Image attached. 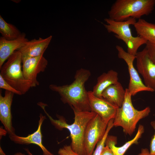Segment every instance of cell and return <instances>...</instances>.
Returning <instances> with one entry per match:
<instances>
[{"label": "cell", "instance_id": "1", "mask_svg": "<svg viewBox=\"0 0 155 155\" xmlns=\"http://www.w3.org/2000/svg\"><path fill=\"white\" fill-rule=\"evenodd\" d=\"M91 74L89 70L81 68L76 71L74 80L71 84L62 86L51 84L49 88L52 91L58 93L63 103L67 104L72 109L79 111H91L88 91L84 86Z\"/></svg>", "mask_w": 155, "mask_h": 155}, {"label": "cell", "instance_id": "2", "mask_svg": "<svg viewBox=\"0 0 155 155\" xmlns=\"http://www.w3.org/2000/svg\"><path fill=\"white\" fill-rule=\"evenodd\" d=\"M46 105L42 102L39 105L56 128L59 129L65 128L69 131L71 140V146L73 151L78 155H84L83 142L85 131L89 121L97 114L92 111H79L73 109L74 120L73 123L70 125L61 116L58 117V119H53L45 110V107Z\"/></svg>", "mask_w": 155, "mask_h": 155}, {"label": "cell", "instance_id": "3", "mask_svg": "<svg viewBox=\"0 0 155 155\" xmlns=\"http://www.w3.org/2000/svg\"><path fill=\"white\" fill-rule=\"evenodd\" d=\"M155 0H117L108 12L109 18L117 21L141 19L152 13Z\"/></svg>", "mask_w": 155, "mask_h": 155}, {"label": "cell", "instance_id": "4", "mask_svg": "<svg viewBox=\"0 0 155 155\" xmlns=\"http://www.w3.org/2000/svg\"><path fill=\"white\" fill-rule=\"evenodd\" d=\"M125 90L124 101L122 106L117 108L113 125L114 126L122 127L126 134L131 136L138 121L149 115L150 108L147 107L141 110L136 109L132 103L131 95L127 88H126Z\"/></svg>", "mask_w": 155, "mask_h": 155}, {"label": "cell", "instance_id": "5", "mask_svg": "<svg viewBox=\"0 0 155 155\" xmlns=\"http://www.w3.org/2000/svg\"><path fill=\"white\" fill-rule=\"evenodd\" d=\"M6 61L0 68V75L13 88L24 94L32 87V85L24 76L20 53L18 50L16 51Z\"/></svg>", "mask_w": 155, "mask_h": 155}, {"label": "cell", "instance_id": "6", "mask_svg": "<svg viewBox=\"0 0 155 155\" xmlns=\"http://www.w3.org/2000/svg\"><path fill=\"white\" fill-rule=\"evenodd\" d=\"M108 124L97 114L89 121L84 137V155H92L96 146L104 136Z\"/></svg>", "mask_w": 155, "mask_h": 155}, {"label": "cell", "instance_id": "7", "mask_svg": "<svg viewBox=\"0 0 155 155\" xmlns=\"http://www.w3.org/2000/svg\"><path fill=\"white\" fill-rule=\"evenodd\" d=\"M116 48L118 51V57L124 60L127 66L130 80L127 88L131 96L142 91L154 92L143 83L138 72L134 67L133 62L136 56L130 54L119 45H116Z\"/></svg>", "mask_w": 155, "mask_h": 155}, {"label": "cell", "instance_id": "8", "mask_svg": "<svg viewBox=\"0 0 155 155\" xmlns=\"http://www.w3.org/2000/svg\"><path fill=\"white\" fill-rule=\"evenodd\" d=\"M136 67L145 85L155 91V60L145 48L136 56Z\"/></svg>", "mask_w": 155, "mask_h": 155}, {"label": "cell", "instance_id": "9", "mask_svg": "<svg viewBox=\"0 0 155 155\" xmlns=\"http://www.w3.org/2000/svg\"><path fill=\"white\" fill-rule=\"evenodd\" d=\"M22 71L25 78L31 82L32 87L38 85L37 75L45 71L48 64L43 54L25 59L22 61Z\"/></svg>", "mask_w": 155, "mask_h": 155}, {"label": "cell", "instance_id": "10", "mask_svg": "<svg viewBox=\"0 0 155 155\" xmlns=\"http://www.w3.org/2000/svg\"><path fill=\"white\" fill-rule=\"evenodd\" d=\"M90 105L92 111L99 115L106 123L115 118L118 107L103 98L96 96L92 91H88Z\"/></svg>", "mask_w": 155, "mask_h": 155}, {"label": "cell", "instance_id": "11", "mask_svg": "<svg viewBox=\"0 0 155 155\" xmlns=\"http://www.w3.org/2000/svg\"><path fill=\"white\" fill-rule=\"evenodd\" d=\"M0 92V120L9 135L15 134V130L12 126L11 105L14 94L5 90L4 95Z\"/></svg>", "mask_w": 155, "mask_h": 155}, {"label": "cell", "instance_id": "12", "mask_svg": "<svg viewBox=\"0 0 155 155\" xmlns=\"http://www.w3.org/2000/svg\"><path fill=\"white\" fill-rule=\"evenodd\" d=\"M52 38L50 36L44 38H39L28 40L18 50L20 53L22 61L28 58L38 57L44 54Z\"/></svg>", "mask_w": 155, "mask_h": 155}, {"label": "cell", "instance_id": "13", "mask_svg": "<svg viewBox=\"0 0 155 155\" xmlns=\"http://www.w3.org/2000/svg\"><path fill=\"white\" fill-rule=\"evenodd\" d=\"M104 20L106 24H103L107 31L115 34L117 38L123 41L133 36L130 26L136 22V19L130 18L125 21H117L109 18Z\"/></svg>", "mask_w": 155, "mask_h": 155}, {"label": "cell", "instance_id": "14", "mask_svg": "<svg viewBox=\"0 0 155 155\" xmlns=\"http://www.w3.org/2000/svg\"><path fill=\"white\" fill-rule=\"evenodd\" d=\"M39 118L38 128L33 133L26 137L20 136L14 134L9 135V137L11 141L16 144L22 145L34 144L37 145L42 150L43 155H54L48 151L42 144L41 128L46 117L40 113Z\"/></svg>", "mask_w": 155, "mask_h": 155}, {"label": "cell", "instance_id": "15", "mask_svg": "<svg viewBox=\"0 0 155 155\" xmlns=\"http://www.w3.org/2000/svg\"><path fill=\"white\" fill-rule=\"evenodd\" d=\"M28 40L24 33H22L18 38L7 40L2 36L0 37V68L8 58Z\"/></svg>", "mask_w": 155, "mask_h": 155}, {"label": "cell", "instance_id": "16", "mask_svg": "<svg viewBox=\"0 0 155 155\" xmlns=\"http://www.w3.org/2000/svg\"><path fill=\"white\" fill-rule=\"evenodd\" d=\"M126 93L122 84L118 81L106 88L102 93V98L118 108L121 107Z\"/></svg>", "mask_w": 155, "mask_h": 155}, {"label": "cell", "instance_id": "17", "mask_svg": "<svg viewBox=\"0 0 155 155\" xmlns=\"http://www.w3.org/2000/svg\"><path fill=\"white\" fill-rule=\"evenodd\" d=\"M144 131V127L139 125L137 133L134 137L120 147H117V137L108 135L105 142V145L108 146L113 151L115 155H124L128 149L133 144H137L139 139Z\"/></svg>", "mask_w": 155, "mask_h": 155}, {"label": "cell", "instance_id": "18", "mask_svg": "<svg viewBox=\"0 0 155 155\" xmlns=\"http://www.w3.org/2000/svg\"><path fill=\"white\" fill-rule=\"evenodd\" d=\"M118 74L113 70L104 73L97 78V82L93 87L92 91L94 95L100 98L102 97V93L107 88L118 82Z\"/></svg>", "mask_w": 155, "mask_h": 155}, {"label": "cell", "instance_id": "19", "mask_svg": "<svg viewBox=\"0 0 155 155\" xmlns=\"http://www.w3.org/2000/svg\"><path fill=\"white\" fill-rule=\"evenodd\" d=\"M133 26L138 36H142L148 42L155 43V24L141 18Z\"/></svg>", "mask_w": 155, "mask_h": 155}, {"label": "cell", "instance_id": "20", "mask_svg": "<svg viewBox=\"0 0 155 155\" xmlns=\"http://www.w3.org/2000/svg\"><path fill=\"white\" fill-rule=\"evenodd\" d=\"M0 32L2 37L9 40L15 39L22 34L15 26L6 22L1 15H0Z\"/></svg>", "mask_w": 155, "mask_h": 155}, {"label": "cell", "instance_id": "21", "mask_svg": "<svg viewBox=\"0 0 155 155\" xmlns=\"http://www.w3.org/2000/svg\"><path fill=\"white\" fill-rule=\"evenodd\" d=\"M127 47V52L130 54L136 56L139 48L142 45L146 44L147 41L140 36L132 37L123 41Z\"/></svg>", "mask_w": 155, "mask_h": 155}, {"label": "cell", "instance_id": "22", "mask_svg": "<svg viewBox=\"0 0 155 155\" xmlns=\"http://www.w3.org/2000/svg\"><path fill=\"white\" fill-rule=\"evenodd\" d=\"M114 119L111 120L108 122L106 131L102 139L96 145V148L92 155H100L105 145V142L108 133L111 129L114 126Z\"/></svg>", "mask_w": 155, "mask_h": 155}, {"label": "cell", "instance_id": "23", "mask_svg": "<svg viewBox=\"0 0 155 155\" xmlns=\"http://www.w3.org/2000/svg\"><path fill=\"white\" fill-rule=\"evenodd\" d=\"M0 88L11 92L18 95H22L21 93L17 90L7 82L0 75Z\"/></svg>", "mask_w": 155, "mask_h": 155}, {"label": "cell", "instance_id": "24", "mask_svg": "<svg viewBox=\"0 0 155 155\" xmlns=\"http://www.w3.org/2000/svg\"><path fill=\"white\" fill-rule=\"evenodd\" d=\"M58 154L59 155H78L72 149L70 146H65L60 148Z\"/></svg>", "mask_w": 155, "mask_h": 155}, {"label": "cell", "instance_id": "25", "mask_svg": "<svg viewBox=\"0 0 155 155\" xmlns=\"http://www.w3.org/2000/svg\"><path fill=\"white\" fill-rule=\"evenodd\" d=\"M150 124L154 130V133L150 141V152L151 155H155V121H151Z\"/></svg>", "mask_w": 155, "mask_h": 155}, {"label": "cell", "instance_id": "26", "mask_svg": "<svg viewBox=\"0 0 155 155\" xmlns=\"http://www.w3.org/2000/svg\"><path fill=\"white\" fill-rule=\"evenodd\" d=\"M146 44V48L155 60V43L148 42Z\"/></svg>", "mask_w": 155, "mask_h": 155}, {"label": "cell", "instance_id": "27", "mask_svg": "<svg viewBox=\"0 0 155 155\" xmlns=\"http://www.w3.org/2000/svg\"><path fill=\"white\" fill-rule=\"evenodd\" d=\"M100 155H115L112 150L108 146L104 147Z\"/></svg>", "mask_w": 155, "mask_h": 155}, {"label": "cell", "instance_id": "28", "mask_svg": "<svg viewBox=\"0 0 155 155\" xmlns=\"http://www.w3.org/2000/svg\"><path fill=\"white\" fill-rule=\"evenodd\" d=\"M137 155H152L148 150L146 148H142L140 153Z\"/></svg>", "mask_w": 155, "mask_h": 155}, {"label": "cell", "instance_id": "29", "mask_svg": "<svg viewBox=\"0 0 155 155\" xmlns=\"http://www.w3.org/2000/svg\"><path fill=\"white\" fill-rule=\"evenodd\" d=\"M14 155H25L24 153L21 152H18L14 154Z\"/></svg>", "mask_w": 155, "mask_h": 155}, {"label": "cell", "instance_id": "30", "mask_svg": "<svg viewBox=\"0 0 155 155\" xmlns=\"http://www.w3.org/2000/svg\"><path fill=\"white\" fill-rule=\"evenodd\" d=\"M25 150L26 151V152H27L28 155H33L31 153V152H30V151L28 149H25Z\"/></svg>", "mask_w": 155, "mask_h": 155}]
</instances>
